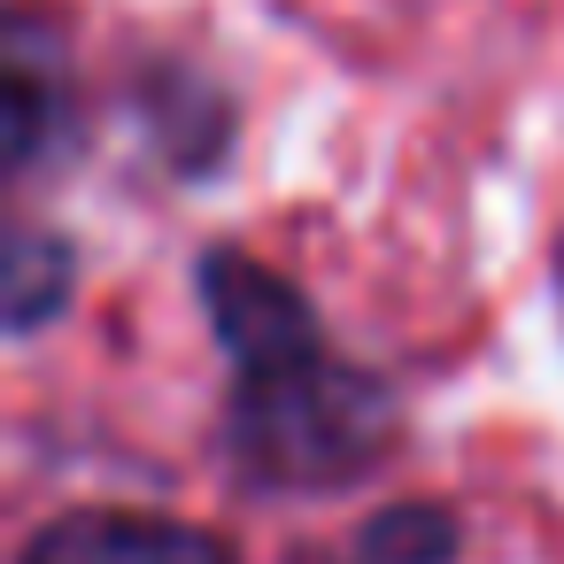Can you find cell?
<instances>
[{
    "label": "cell",
    "instance_id": "obj_3",
    "mask_svg": "<svg viewBox=\"0 0 564 564\" xmlns=\"http://www.w3.org/2000/svg\"><path fill=\"white\" fill-rule=\"evenodd\" d=\"M0 117H9V163L17 171L63 124V63H55V47H47L32 9H17V24H9V94H0Z\"/></svg>",
    "mask_w": 564,
    "mask_h": 564
},
{
    "label": "cell",
    "instance_id": "obj_5",
    "mask_svg": "<svg viewBox=\"0 0 564 564\" xmlns=\"http://www.w3.org/2000/svg\"><path fill=\"white\" fill-rule=\"evenodd\" d=\"M63 286H70V256H63L55 240L24 232V240L9 248V317H17V325H40V317L63 302Z\"/></svg>",
    "mask_w": 564,
    "mask_h": 564
},
{
    "label": "cell",
    "instance_id": "obj_1",
    "mask_svg": "<svg viewBox=\"0 0 564 564\" xmlns=\"http://www.w3.org/2000/svg\"><path fill=\"white\" fill-rule=\"evenodd\" d=\"M202 302L232 356L225 425H232V456L256 487H340L387 448V433H394L387 387L371 371H356L348 356H333L310 302L279 271L217 248L202 263Z\"/></svg>",
    "mask_w": 564,
    "mask_h": 564
},
{
    "label": "cell",
    "instance_id": "obj_2",
    "mask_svg": "<svg viewBox=\"0 0 564 564\" xmlns=\"http://www.w3.org/2000/svg\"><path fill=\"white\" fill-rule=\"evenodd\" d=\"M24 564H232L217 533L155 510H63L32 533Z\"/></svg>",
    "mask_w": 564,
    "mask_h": 564
},
{
    "label": "cell",
    "instance_id": "obj_4",
    "mask_svg": "<svg viewBox=\"0 0 564 564\" xmlns=\"http://www.w3.org/2000/svg\"><path fill=\"white\" fill-rule=\"evenodd\" d=\"M456 549V525L425 502L410 510H379L364 533H356V564H448Z\"/></svg>",
    "mask_w": 564,
    "mask_h": 564
}]
</instances>
